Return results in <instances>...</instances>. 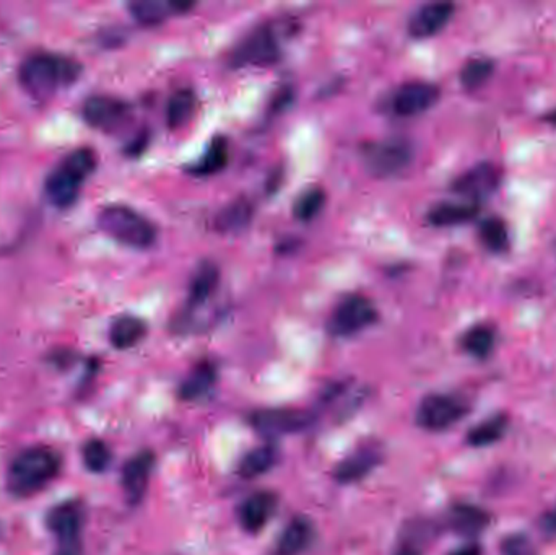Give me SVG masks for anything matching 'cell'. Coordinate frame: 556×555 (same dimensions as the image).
I'll return each instance as SVG.
<instances>
[{
  "label": "cell",
  "instance_id": "6da1fadb",
  "mask_svg": "<svg viewBox=\"0 0 556 555\" xmlns=\"http://www.w3.org/2000/svg\"><path fill=\"white\" fill-rule=\"evenodd\" d=\"M80 71V64L69 57L39 53L29 55L20 67V83L33 98L49 100L57 91L72 85Z\"/></svg>",
  "mask_w": 556,
  "mask_h": 555
},
{
  "label": "cell",
  "instance_id": "7a4b0ae2",
  "mask_svg": "<svg viewBox=\"0 0 556 555\" xmlns=\"http://www.w3.org/2000/svg\"><path fill=\"white\" fill-rule=\"evenodd\" d=\"M61 469V459L53 450L29 448L10 465L7 487L17 497H29L43 491Z\"/></svg>",
  "mask_w": 556,
  "mask_h": 555
},
{
  "label": "cell",
  "instance_id": "3957f363",
  "mask_svg": "<svg viewBox=\"0 0 556 555\" xmlns=\"http://www.w3.org/2000/svg\"><path fill=\"white\" fill-rule=\"evenodd\" d=\"M97 168V156L91 148L81 147L65 156L63 164L49 174L46 181V196L49 202L59 207L67 209L73 206L79 198L81 184Z\"/></svg>",
  "mask_w": 556,
  "mask_h": 555
},
{
  "label": "cell",
  "instance_id": "277c9868",
  "mask_svg": "<svg viewBox=\"0 0 556 555\" xmlns=\"http://www.w3.org/2000/svg\"><path fill=\"white\" fill-rule=\"evenodd\" d=\"M99 230L121 245L147 249L156 240V228L142 214L127 206H108L99 210Z\"/></svg>",
  "mask_w": 556,
  "mask_h": 555
},
{
  "label": "cell",
  "instance_id": "5b68a950",
  "mask_svg": "<svg viewBox=\"0 0 556 555\" xmlns=\"http://www.w3.org/2000/svg\"><path fill=\"white\" fill-rule=\"evenodd\" d=\"M280 57V45L275 31L264 25L252 29L234 47L230 64L233 67H267Z\"/></svg>",
  "mask_w": 556,
  "mask_h": 555
},
{
  "label": "cell",
  "instance_id": "8992f818",
  "mask_svg": "<svg viewBox=\"0 0 556 555\" xmlns=\"http://www.w3.org/2000/svg\"><path fill=\"white\" fill-rule=\"evenodd\" d=\"M361 156L369 173L377 178H387L404 172L412 164L413 148L407 140L391 139L369 144Z\"/></svg>",
  "mask_w": 556,
  "mask_h": 555
},
{
  "label": "cell",
  "instance_id": "52a82bcc",
  "mask_svg": "<svg viewBox=\"0 0 556 555\" xmlns=\"http://www.w3.org/2000/svg\"><path fill=\"white\" fill-rule=\"evenodd\" d=\"M468 406L451 394H430L417 409V424L428 432H442L464 419Z\"/></svg>",
  "mask_w": 556,
  "mask_h": 555
},
{
  "label": "cell",
  "instance_id": "ba28073f",
  "mask_svg": "<svg viewBox=\"0 0 556 555\" xmlns=\"http://www.w3.org/2000/svg\"><path fill=\"white\" fill-rule=\"evenodd\" d=\"M377 310L366 297L351 295L339 303L333 310L329 331L337 337H350L375 324Z\"/></svg>",
  "mask_w": 556,
  "mask_h": 555
},
{
  "label": "cell",
  "instance_id": "9c48e42d",
  "mask_svg": "<svg viewBox=\"0 0 556 555\" xmlns=\"http://www.w3.org/2000/svg\"><path fill=\"white\" fill-rule=\"evenodd\" d=\"M501 172L493 164H478L458 176L452 182V191L476 204L493 194L501 184Z\"/></svg>",
  "mask_w": 556,
  "mask_h": 555
},
{
  "label": "cell",
  "instance_id": "30bf717a",
  "mask_svg": "<svg viewBox=\"0 0 556 555\" xmlns=\"http://www.w3.org/2000/svg\"><path fill=\"white\" fill-rule=\"evenodd\" d=\"M313 422L309 412L298 409H265L256 412L251 417V425L262 435L280 437L297 433Z\"/></svg>",
  "mask_w": 556,
  "mask_h": 555
},
{
  "label": "cell",
  "instance_id": "8fae6325",
  "mask_svg": "<svg viewBox=\"0 0 556 555\" xmlns=\"http://www.w3.org/2000/svg\"><path fill=\"white\" fill-rule=\"evenodd\" d=\"M441 91L434 83L415 80L402 85L395 91L392 108L402 118H413L431 110L438 100Z\"/></svg>",
  "mask_w": 556,
  "mask_h": 555
},
{
  "label": "cell",
  "instance_id": "7c38bea8",
  "mask_svg": "<svg viewBox=\"0 0 556 555\" xmlns=\"http://www.w3.org/2000/svg\"><path fill=\"white\" fill-rule=\"evenodd\" d=\"M83 118L91 128L114 130L129 119V106L124 101L106 95H97L85 101Z\"/></svg>",
  "mask_w": 556,
  "mask_h": 555
},
{
  "label": "cell",
  "instance_id": "4fadbf2b",
  "mask_svg": "<svg viewBox=\"0 0 556 555\" xmlns=\"http://www.w3.org/2000/svg\"><path fill=\"white\" fill-rule=\"evenodd\" d=\"M383 461V450L375 443L359 446L351 455L343 458L333 469V479L339 484L359 483L368 477Z\"/></svg>",
  "mask_w": 556,
  "mask_h": 555
},
{
  "label": "cell",
  "instance_id": "5bb4252c",
  "mask_svg": "<svg viewBox=\"0 0 556 555\" xmlns=\"http://www.w3.org/2000/svg\"><path fill=\"white\" fill-rule=\"evenodd\" d=\"M456 12V5L451 2H430L417 10L409 21V33L417 39L438 35L448 25Z\"/></svg>",
  "mask_w": 556,
  "mask_h": 555
},
{
  "label": "cell",
  "instance_id": "9a60e30c",
  "mask_svg": "<svg viewBox=\"0 0 556 555\" xmlns=\"http://www.w3.org/2000/svg\"><path fill=\"white\" fill-rule=\"evenodd\" d=\"M83 526V511L79 503H61L47 513V528L63 547H77Z\"/></svg>",
  "mask_w": 556,
  "mask_h": 555
},
{
  "label": "cell",
  "instance_id": "2e32d148",
  "mask_svg": "<svg viewBox=\"0 0 556 555\" xmlns=\"http://www.w3.org/2000/svg\"><path fill=\"white\" fill-rule=\"evenodd\" d=\"M153 467H155V455L152 451H142L135 455L124 466L121 481L124 495L131 505H139L144 500Z\"/></svg>",
  "mask_w": 556,
  "mask_h": 555
},
{
  "label": "cell",
  "instance_id": "e0dca14e",
  "mask_svg": "<svg viewBox=\"0 0 556 555\" xmlns=\"http://www.w3.org/2000/svg\"><path fill=\"white\" fill-rule=\"evenodd\" d=\"M277 505V495L272 492H256L249 495L242 501L238 515L242 529L251 534L260 533L269 525L270 519L274 518Z\"/></svg>",
  "mask_w": 556,
  "mask_h": 555
},
{
  "label": "cell",
  "instance_id": "ac0fdd59",
  "mask_svg": "<svg viewBox=\"0 0 556 555\" xmlns=\"http://www.w3.org/2000/svg\"><path fill=\"white\" fill-rule=\"evenodd\" d=\"M194 4L189 2H166V0H137L129 4V12L132 19L144 27H156L164 23L176 13H184Z\"/></svg>",
  "mask_w": 556,
  "mask_h": 555
},
{
  "label": "cell",
  "instance_id": "d6986e66",
  "mask_svg": "<svg viewBox=\"0 0 556 555\" xmlns=\"http://www.w3.org/2000/svg\"><path fill=\"white\" fill-rule=\"evenodd\" d=\"M315 539V529L309 519L297 517L288 523L278 537L277 555H301Z\"/></svg>",
  "mask_w": 556,
  "mask_h": 555
},
{
  "label": "cell",
  "instance_id": "ffe728a7",
  "mask_svg": "<svg viewBox=\"0 0 556 555\" xmlns=\"http://www.w3.org/2000/svg\"><path fill=\"white\" fill-rule=\"evenodd\" d=\"M448 525L459 536L476 537L490 525V515L474 505H456L449 511Z\"/></svg>",
  "mask_w": 556,
  "mask_h": 555
},
{
  "label": "cell",
  "instance_id": "44dd1931",
  "mask_svg": "<svg viewBox=\"0 0 556 555\" xmlns=\"http://www.w3.org/2000/svg\"><path fill=\"white\" fill-rule=\"evenodd\" d=\"M254 217V207L251 202L244 198L230 202L223 209L216 214V231L223 235H234L241 233L242 230L249 227Z\"/></svg>",
  "mask_w": 556,
  "mask_h": 555
},
{
  "label": "cell",
  "instance_id": "7402d4cb",
  "mask_svg": "<svg viewBox=\"0 0 556 555\" xmlns=\"http://www.w3.org/2000/svg\"><path fill=\"white\" fill-rule=\"evenodd\" d=\"M476 215H478V204L444 202L434 206L428 212V222L434 227H458L476 219Z\"/></svg>",
  "mask_w": 556,
  "mask_h": 555
},
{
  "label": "cell",
  "instance_id": "603a6c76",
  "mask_svg": "<svg viewBox=\"0 0 556 555\" xmlns=\"http://www.w3.org/2000/svg\"><path fill=\"white\" fill-rule=\"evenodd\" d=\"M215 365L202 362L186 376L184 382L181 383L180 396L184 400L200 399L215 386Z\"/></svg>",
  "mask_w": 556,
  "mask_h": 555
},
{
  "label": "cell",
  "instance_id": "cb8c5ba5",
  "mask_svg": "<svg viewBox=\"0 0 556 555\" xmlns=\"http://www.w3.org/2000/svg\"><path fill=\"white\" fill-rule=\"evenodd\" d=\"M147 324L142 319L124 315L113 323V326L109 329V341L119 350H126L137 346L144 339Z\"/></svg>",
  "mask_w": 556,
  "mask_h": 555
},
{
  "label": "cell",
  "instance_id": "d4e9b609",
  "mask_svg": "<svg viewBox=\"0 0 556 555\" xmlns=\"http://www.w3.org/2000/svg\"><path fill=\"white\" fill-rule=\"evenodd\" d=\"M218 279H220V273L214 263L198 265V271L194 273V277L190 281L189 305L192 308L204 305L214 295L218 285Z\"/></svg>",
  "mask_w": 556,
  "mask_h": 555
},
{
  "label": "cell",
  "instance_id": "484cf974",
  "mask_svg": "<svg viewBox=\"0 0 556 555\" xmlns=\"http://www.w3.org/2000/svg\"><path fill=\"white\" fill-rule=\"evenodd\" d=\"M277 448L274 445L257 446L244 456L238 467L242 479H256L262 474L269 473L277 465Z\"/></svg>",
  "mask_w": 556,
  "mask_h": 555
},
{
  "label": "cell",
  "instance_id": "4316f807",
  "mask_svg": "<svg viewBox=\"0 0 556 555\" xmlns=\"http://www.w3.org/2000/svg\"><path fill=\"white\" fill-rule=\"evenodd\" d=\"M198 108V98L194 91L180 90L171 95L166 106V121L170 129H180L192 118Z\"/></svg>",
  "mask_w": 556,
  "mask_h": 555
},
{
  "label": "cell",
  "instance_id": "83f0119b",
  "mask_svg": "<svg viewBox=\"0 0 556 555\" xmlns=\"http://www.w3.org/2000/svg\"><path fill=\"white\" fill-rule=\"evenodd\" d=\"M226 164H228V144L223 137H215L198 164L190 166V172L198 176H206L223 170Z\"/></svg>",
  "mask_w": 556,
  "mask_h": 555
},
{
  "label": "cell",
  "instance_id": "f1b7e54d",
  "mask_svg": "<svg viewBox=\"0 0 556 555\" xmlns=\"http://www.w3.org/2000/svg\"><path fill=\"white\" fill-rule=\"evenodd\" d=\"M506 428H508V419L504 416H494L472 428L467 433V443L476 448L493 445L504 435Z\"/></svg>",
  "mask_w": 556,
  "mask_h": 555
},
{
  "label": "cell",
  "instance_id": "f546056e",
  "mask_svg": "<svg viewBox=\"0 0 556 555\" xmlns=\"http://www.w3.org/2000/svg\"><path fill=\"white\" fill-rule=\"evenodd\" d=\"M478 235L484 246L492 253H504L510 248V231L506 223L498 217L484 219L478 228Z\"/></svg>",
  "mask_w": 556,
  "mask_h": 555
},
{
  "label": "cell",
  "instance_id": "4dcf8cb0",
  "mask_svg": "<svg viewBox=\"0 0 556 555\" xmlns=\"http://www.w3.org/2000/svg\"><path fill=\"white\" fill-rule=\"evenodd\" d=\"M494 72V63L488 57L470 59L460 71V83L466 90L472 91L484 87Z\"/></svg>",
  "mask_w": 556,
  "mask_h": 555
},
{
  "label": "cell",
  "instance_id": "1f68e13d",
  "mask_svg": "<svg viewBox=\"0 0 556 555\" xmlns=\"http://www.w3.org/2000/svg\"><path fill=\"white\" fill-rule=\"evenodd\" d=\"M462 347L468 356L484 360L493 350V329L488 326H476V328L468 329L466 336L462 337Z\"/></svg>",
  "mask_w": 556,
  "mask_h": 555
},
{
  "label": "cell",
  "instance_id": "d6a6232c",
  "mask_svg": "<svg viewBox=\"0 0 556 555\" xmlns=\"http://www.w3.org/2000/svg\"><path fill=\"white\" fill-rule=\"evenodd\" d=\"M81 456H83V463L87 466V469L91 473H105L111 465V451H109L108 445L97 438L85 443Z\"/></svg>",
  "mask_w": 556,
  "mask_h": 555
},
{
  "label": "cell",
  "instance_id": "836d02e7",
  "mask_svg": "<svg viewBox=\"0 0 556 555\" xmlns=\"http://www.w3.org/2000/svg\"><path fill=\"white\" fill-rule=\"evenodd\" d=\"M325 204V192L321 188H311L303 192L295 202V217L301 222H311L317 217Z\"/></svg>",
  "mask_w": 556,
  "mask_h": 555
},
{
  "label": "cell",
  "instance_id": "e575fe53",
  "mask_svg": "<svg viewBox=\"0 0 556 555\" xmlns=\"http://www.w3.org/2000/svg\"><path fill=\"white\" fill-rule=\"evenodd\" d=\"M501 555H537V551L530 539L524 534H511L504 537L500 547Z\"/></svg>",
  "mask_w": 556,
  "mask_h": 555
},
{
  "label": "cell",
  "instance_id": "d590c367",
  "mask_svg": "<svg viewBox=\"0 0 556 555\" xmlns=\"http://www.w3.org/2000/svg\"><path fill=\"white\" fill-rule=\"evenodd\" d=\"M449 555H482V547L478 544H467V546L459 547L456 551H452Z\"/></svg>",
  "mask_w": 556,
  "mask_h": 555
},
{
  "label": "cell",
  "instance_id": "8d00e7d4",
  "mask_svg": "<svg viewBox=\"0 0 556 555\" xmlns=\"http://www.w3.org/2000/svg\"><path fill=\"white\" fill-rule=\"evenodd\" d=\"M543 531L548 534H556V510L548 513L543 518Z\"/></svg>",
  "mask_w": 556,
  "mask_h": 555
},
{
  "label": "cell",
  "instance_id": "74e56055",
  "mask_svg": "<svg viewBox=\"0 0 556 555\" xmlns=\"http://www.w3.org/2000/svg\"><path fill=\"white\" fill-rule=\"evenodd\" d=\"M395 555H420L418 554V549L413 546V544H409V542H405L404 546L399 547V551L395 552Z\"/></svg>",
  "mask_w": 556,
  "mask_h": 555
},
{
  "label": "cell",
  "instance_id": "f35d334b",
  "mask_svg": "<svg viewBox=\"0 0 556 555\" xmlns=\"http://www.w3.org/2000/svg\"><path fill=\"white\" fill-rule=\"evenodd\" d=\"M55 555H79L77 554V547H63Z\"/></svg>",
  "mask_w": 556,
  "mask_h": 555
},
{
  "label": "cell",
  "instance_id": "ab89813d",
  "mask_svg": "<svg viewBox=\"0 0 556 555\" xmlns=\"http://www.w3.org/2000/svg\"><path fill=\"white\" fill-rule=\"evenodd\" d=\"M545 121L550 122V124L556 126V110L552 111V113H548L547 116H545Z\"/></svg>",
  "mask_w": 556,
  "mask_h": 555
}]
</instances>
